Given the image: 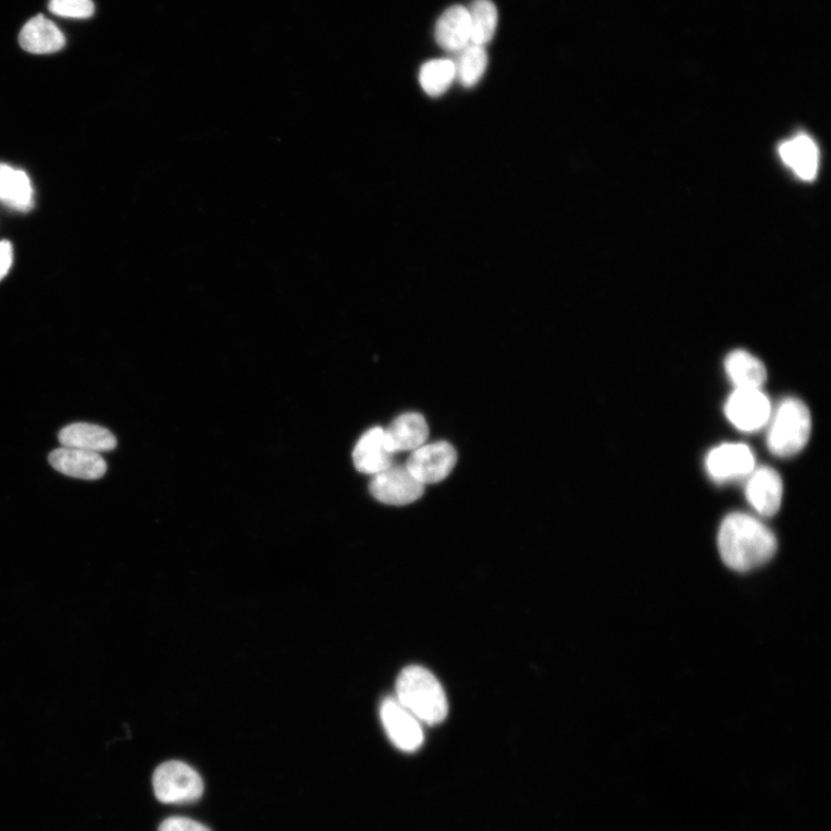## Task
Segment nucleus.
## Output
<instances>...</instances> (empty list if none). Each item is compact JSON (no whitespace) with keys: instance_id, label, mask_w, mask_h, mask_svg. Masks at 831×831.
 Masks as SVG:
<instances>
[{"instance_id":"obj_3","label":"nucleus","mask_w":831,"mask_h":831,"mask_svg":"<svg viewBox=\"0 0 831 831\" xmlns=\"http://www.w3.org/2000/svg\"><path fill=\"white\" fill-rule=\"evenodd\" d=\"M811 431L810 412L795 398L784 400L771 421L767 444L773 456H796L808 443Z\"/></svg>"},{"instance_id":"obj_10","label":"nucleus","mask_w":831,"mask_h":831,"mask_svg":"<svg viewBox=\"0 0 831 831\" xmlns=\"http://www.w3.org/2000/svg\"><path fill=\"white\" fill-rule=\"evenodd\" d=\"M746 497L760 516H776L783 499V482L779 472L769 467L753 470L746 485Z\"/></svg>"},{"instance_id":"obj_4","label":"nucleus","mask_w":831,"mask_h":831,"mask_svg":"<svg viewBox=\"0 0 831 831\" xmlns=\"http://www.w3.org/2000/svg\"><path fill=\"white\" fill-rule=\"evenodd\" d=\"M157 798L164 804L193 803L201 798L203 782L199 773L182 761L159 766L153 776Z\"/></svg>"},{"instance_id":"obj_6","label":"nucleus","mask_w":831,"mask_h":831,"mask_svg":"<svg viewBox=\"0 0 831 831\" xmlns=\"http://www.w3.org/2000/svg\"><path fill=\"white\" fill-rule=\"evenodd\" d=\"M425 485L416 480L404 466H390L374 475L370 491L377 500L392 506H406L424 495Z\"/></svg>"},{"instance_id":"obj_7","label":"nucleus","mask_w":831,"mask_h":831,"mask_svg":"<svg viewBox=\"0 0 831 831\" xmlns=\"http://www.w3.org/2000/svg\"><path fill=\"white\" fill-rule=\"evenodd\" d=\"M728 420L741 431L760 430L770 419L771 406L759 388H736L725 404Z\"/></svg>"},{"instance_id":"obj_13","label":"nucleus","mask_w":831,"mask_h":831,"mask_svg":"<svg viewBox=\"0 0 831 831\" xmlns=\"http://www.w3.org/2000/svg\"><path fill=\"white\" fill-rule=\"evenodd\" d=\"M393 452L385 439V430L373 427L357 443L352 460L356 469L368 475H376L393 466Z\"/></svg>"},{"instance_id":"obj_24","label":"nucleus","mask_w":831,"mask_h":831,"mask_svg":"<svg viewBox=\"0 0 831 831\" xmlns=\"http://www.w3.org/2000/svg\"><path fill=\"white\" fill-rule=\"evenodd\" d=\"M159 831H212L210 828L187 818L174 817L164 820Z\"/></svg>"},{"instance_id":"obj_16","label":"nucleus","mask_w":831,"mask_h":831,"mask_svg":"<svg viewBox=\"0 0 831 831\" xmlns=\"http://www.w3.org/2000/svg\"><path fill=\"white\" fill-rule=\"evenodd\" d=\"M436 41L446 51L456 53L470 41V21L467 8L457 5L446 10L436 25Z\"/></svg>"},{"instance_id":"obj_12","label":"nucleus","mask_w":831,"mask_h":831,"mask_svg":"<svg viewBox=\"0 0 831 831\" xmlns=\"http://www.w3.org/2000/svg\"><path fill=\"white\" fill-rule=\"evenodd\" d=\"M784 164L803 181H814L820 168V150L814 139L798 135L785 140L779 148Z\"/></svg>"},{"instance_id":"obj_21","label":"nucleus","mask_w":831,"mask_h":831,"mask_svg":"<svg viewBox=\"0 0 831 831\" xmlns=\"http://www.w3.org/2000/svg\"><path fill=\"white\" fill-rule=\"evenodd\" d=\"M456 79L467 87L476 86L483 78L486 71L488 59L484 47L469 44L467 47L456 52Z\"/></svg>"},{"instance_id":"obj_15","label":"nucleus","mask_w":831,"mask_h":831,"mask_svg":"<svg viewBox=\"0 0 831 831\" xmlns=\"http://www.w3.org/2000/svg\"><path fill=\"white\" fill-rule=\"evenodd\" d=\"M18 42L24 50L34 54H49L61 51L66 39L62 30L45 15H37L24 26Z\"/></svg>"},{"instance_id":"obj_19","label":"nucleus","mask_w":831,"mask_h":831,"mask_svg":"<svg viewBox=\"0 0 831 831\" xmlns=\"http://www.w3.org/2000/svg\"><path fill=\"white\" fill-rule=\"evenodd\" d=\"M725 371L735 388H761L767 370L759 358L747 351H732L725 360Z\"/></svg>"},{"instance_id":"obj_8","label":"nucleus","mask_w":831,"mask_h":831,"mask_svg":"<svg viewBox=\"0 0 831 831\" xmlns=\"http://www.w3.org/2000/svg\"><path fill=\"white\" fill-rule=\"evenodd\" d=\"M383 725L392 743L405 751H418L424 742L421 722L396 698L388 697L381 707Z\"/></svg>"},{"instance_id":"obj_17","label":"nucleus","mask_w":831,"mask_h":831,"mask_svg":"<svg viewBox=\"0 0 831 831\" xmlns=\"http://www.w3.org/2000/svg\"><path fill=\"white\" fill-rule=\"evenodd\" d=\"M59 439L63 447L96 452L110 451L117 447V439L109 430L87 423L64 427L60 432Z\"/></svg>"},{"instance_id":"obj_22","label":"nucleus","mask_w":831,"mask_h":831,"mask_svg":"<svg viewBox=\"0 0 831 831\" xmlns=\"http://www.w3.org/2000/svg\"><path fill=\"white\" fill-rule=\"evenodd\" d=\"M456 80V65L451 60H434L425 63L420 72V83L427 96L437 98Z\"/></svg>"},{"instance_id":"obj_11","label":"nucleus","mask_w":831,"mask_h":831,"mask_svg":"<svg viewBox=\"0 0 831 831\" xmlns=\"http://www.w3.org/2000/svg\"><path fill=\"white\" fill-rule=\"evenodd\" d=\"M49 462L61 474L86 481L102 479L108 469L100 452L70 447L51 451Z\"/></svg>"},{"instance_id":"obj_14","label":"nucleus","mask_w":831,"mask_h":831,"mask_svg":"<svg viewBox=\"0 0 831 831\" xmlns=\"http://www.w3.org/2000/svg\"><path fill=\"white\" fill-rule=\"evenodd\" d=\"M429 425L421 413L408 412L399 416L386 430L388 449L395 455L412 451L423 446L429 438Z\"/></svg>"},{"instance_id":"obj_23","label":"nucleus","mask_w":831,"mask_h":831,"mask_svg":"<svg viewBox=\"0 0 831 831\" xmlns=\"http://www.w3.org/2000/svg\"><path fill=\"white\" fill-rule=\"evenodd\" d=\"M49 10L63 17L88 18L96 12V5L92 0H50Z\"/></svg>"},{"instance_id":"obj_1","label":"nucleus","mask_w":831,"mask_h":831,"mask_svg":"<svg viewBox=\"0 0 831 831\" xmlns=\"http://www.w3.org/2000/svg\"><path fill=\"white\" fill-rule=\"evenodd\" d=\"M717 545L723 562L735 572L758 569L778 551L776 534L759 519L741 512L723 520Z\"/></svg>"},{"instance_id":"obj_5","label":"nucleus","mask_w":831,"mask_h":831,"mask_svg":"<svg viewBox=\"0 0 831 831\" xmlns=\"http://www.w3.org/2000/svg\"><path fill=\"white\" fill-rule=\"evenodd\" d=\"M458 461V452L449 443L438 442L412 450L406 468L423 485L446 480Z\"/></svg>"},{"instance_id":"obj_20","label":"nucleus","mask_w":831,"mask_h":831,"mask_svg":"<svg viewBox=\"0 0 831 831\" xmlns=\"http://www.w3.org/2000/svg\"><path fill=\"white\" fill-rule=\"evenodd\" d=\"M470 21V41L485 47L493 41L498 27V11L491 0H474L467 9Z\"/></svg>"},{"instance_id":"obj_25","label":"nucleus","mask_w":831,"mask_h":831,"mask_svg":"<svg viewBox=\"0 0 831 831\" xmlns=\"http://www.w3.org/2000/svg\"><path fill=\"white\" fill-rule=\"evenodd\" d=\"M13 262V247L11 241H0V281L10 272Z\"/></svg>"},{"instance_id":"obj_2","label":"nucleus","mask_w":831,"mask_h":831,"mask_svg":"<svg viewBox=\"0 0 831 831\" xmlns=\"http://www.w3.org/2000/svg\"><path fill=\"white\" fill-rule=\"evenodd\" d=\"M396 700L427 725L444 722L448 714L443 686L436 677L422 667L412 666L400 673L396 683Z\"/></svg>"},{"instance_id":"obj_18","label":"nucleus","mask_w":831,"mask_h":831,"mask_svg":"<svg viewBox=\"0 0 831 831\" xmlns=\"http://www.w3.org/2000/svg\"><path fill=\"white\" fill-rule=\"evenodd\" d=\"M34 193L29 177L22 170L0 164V201L13 210L28 212L34 206Z\"/></svg>"},{"instance_id":"obj_9","label":"nucleus","mask_w":831,"mask_h":831,"mask_svg":"<svg viewBox=\"0 0 831 831\" xmlns=\"http://www.w3.org/2000/svg\"><path fill=\"white\" fill-rule=\"evenodd\" d=\"M755 459L753 451L744 444H724L711 449L706 458L710 477L725 482L751 475Z\"/></svg>"}]
</instances>
